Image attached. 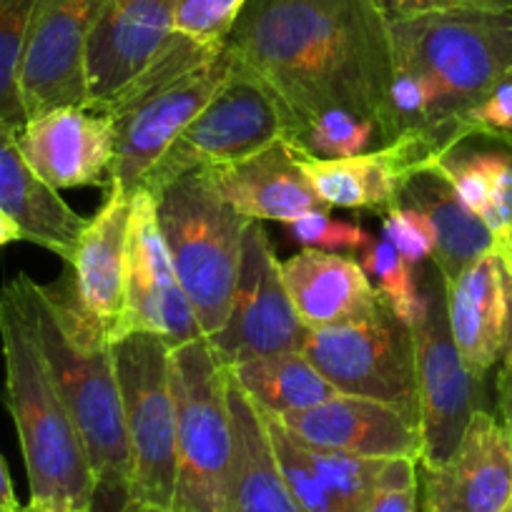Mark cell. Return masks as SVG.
Listing matches in <instances>:
<instances>
[{
    "label": "cell",
    "mask_w": 512,
    "mask_h": 512,
    "mask_svg": "<svg viewBox=\"0 0 512 512\" xmlns=\"http://www.w3.org/2000/svg\"><path fill=\"white\" fill-rule=\"evenodd\" d=\"M224 43L282 103L289 141L332 108L377 123L384 146L395 141V56L379 0H246Z\"/></svg>",
    "instance_id": "obj_1"
},
{
    "label": "cell",
    "mask_w": 512,
    "mask_h": 512,
    "mask_svg": "<svg viewBox=\"0 0 512 512\" xmlns=\"http://www.w3.org/2000/svg\"><path fill=\"white\" fill-rule=\"evenodd\" d=\"M8 284L76 422L96 477V500L118 495L126 502L131 450L113 344L73 307L61 287H43L28 274H18Z\"/></svg>",
    "instance_id": "obj_2"
},
{
    "label": "cell",
    "mask_w": 512,
    "mask_h": 512,
    "mask_svg": "<svg viewBox=\"0 0 512 512\" xmlns=\"http://www.w3.org/2000/svg\"><path fill=\"white\" fill-rule=\"evenodd\" d=\"M392 56L425 76L432 91L430 144L460 146V118L512 71V8L470 0L445 11L390 21Z\"/></svg>",
    "instance_id": "obj_3"
},
{
    "label": "cell",
    "mask_w": 512,
    "mask_h": 512,
    "mask_svg": "<svg viewBox=\"0 0 512 512\" xmlns=\"http://www.w3.org/2000/svg\"><path fill=\"white\" fill-rule=\"evenodd\" d=\"M0 347L6 407L21 440L31 502L61 512L88 510L96 500V477L86 447L11 284L0 287Z\"/></svg>",
    "instance_id": "obj_4"
},
{
    "label": "cell",
    "mask_w": 512,
    "mask_h": 512,
    "mask_svg": "<svg viewBox=\"0 0 512 512\" xmlns=\"http://www.w3.org/2000/svg\"><path fill=\"white\" fill-rule=\"evenodd\" d=\"M234 66L224 41L199 43L174 33L131 83L96 103L116 128L108 191L134 196L176 136L216 96Z\"/></svg>",
    "instance_id": "obj_5"
},
{
    "label": "cell",
    "mask_w": 512,
    "mask_h": 512,
    "mask_svg": "<svg viewBox=\"0 0 512 512\" xmlns=\"http://www.w3.org/2000/svg\"><path fill=\"white\" fill-rule=\"evenodd\" d=\"M154 201L181 289L201 334L214 339L229 322L251 221L219 194L204 169L171 181Z\"/></svg>",
    "instance_id": "obj_6"
},
{
    "label": "cell",
    "mask_w": 512,
    "mask_h": 512,
    "mask_svg": "<svg viewBox=\"0 0 512 512\" xmlns=\"http://www.w3.org/2000/svg\"><path fill=\"white\" fill-rule=\"evenodd\" d=\"M171 392L176 402V487L171 512H224L234 432L226 379L206 337L171 347Z\"/></svg>",
    "instance_id": "obj_7"
},
{
    "label": "cell",
    "mask_w": 512,
    "mask_h": 512,
    "mask_svg": "<svg viewBox=\"0 0 512 512\" xmlns=\"http://www.w3.org/2000/svg\"><path fill=\"white\" fill-rule=\"evenodd\" d=\"M171 347L154 334H128L113 344L123 422L131 450V500L171 512L176 487V402Z\"/></svg>",
    "instance_id": "obj_8"
},
{
    "label": "cell",
    "mask_w": 512,
    "mask_h": 512,
    "mask_svg": "<svg viewBox=\"0 0 512 512\" xmlns=\"http://www.w3.org/2000/svg\"><path fill=\"white\" fill-rule=\"evenodd\" d=\"M289 136V118L267 83L234 56L229 78L164 151L139 189L159 194L184 174L231 164Z\"/></svg>",
    "instance_id": "obj_9"
},
{
    "label": "cell",
    "mask_w": 512,
    "mask_h": 512,
    "mask_svg": "<svg viewBox=\"0 0 512 512\" xmlns=\"http://www.w3.org/2000/svg\"><path fill=\"white\" fill-rule=\"evenodd\" d=\"M302 352L339 395L397 407L417 422L415 339L387 304L357 322L312 329Z\"/></svg>",
    "instance_id": "obj_10"
},
{
    "label": "cell",
    "mask_w": 512,
    "mask_h": 512,
    "mask_svg": "<svg viewBox=\"0 0 512 512\" xmlns=\"http://www.w3.org/2000/svg\"><path fill=\"white\" fill-rule=\"evenodd\" d=\"M430 307L412 329L417 372V465L435 467L460 445L467 422L480 407V382L462 362L452 342L445 307V284L430 279Z\"/></svg>",
    "instance_id": "obj_11"
},
{
    "label": "cell",
    "mask_w": 512,
    "mask_h": 512,
    "mask_svg": "<svg viewBox=\"0 0 512 512\" xmlns=\"http://www.w3.org/2000/svg\"><path fill=\"white\" fill-rule=\"evenodd\" d=\"M307 329L299 322L282 277V262L259 221H251L241 251L239 282L231 302L229 322L209 339L224 364L244 362L264 354L299 352Z\"/></svg>",
    "instance_id": "obj_12"
},
{
    "label": "cell",
    "mask_w": 512,
    "mask_h": 512,
    "mask_svg": "<svg viewBox=\"0 0 512 512\" xmlns=\"http://www.w3.org/2000/svg\"><path fill=\"white\" fill-rule=\"evenodd\" d=\"M121 337L154 334L169 347L204 337L176 277L169 246L161 234L156 201L149 191H136L131 199L126 239V282H123Z\"/></svg>",
    "instance_id": "obj_13"
},
{
    "label": "cell",
    "mask_w": 512,
    "mask_h": 512,
    "mask_svg": "<svg viewBox=\"0 0 512 512\" xmlns=\"http://www.w3.org/2000/svg\"><path fill=\"white\" fill-rule=\"evenodd\" d=\"M108 0H38L28 28L18 88L26 118L86 106V48Z\"/></svg>",
    "instance_id": "obj_14"
},
{
    "label": "cell",
    "mask_w": 512,
    "mask_h": 512,
    "mask_svg": "<svg viewBox=\"0 0 512 512\" xmlns=\"http://www.w3.org/2000/svg\"><path fill=\"white\" fill-rule=\"evenodd\" d=\"M422 512H512V450L500 420L477 410L445 462L420 467Z\"/></svg>",
    "instance_id": "obj_15"
},
{
    "label": "cell",
    "mask_w": 512,
    "mask_h": 512,
    "mask_svg": "<svg viewBox=\"0 0 512 512\" xmlns=\"http://www.w3.org/2000/svg\"><path fill=\"white\" fill-rule=\"evenodd\" d=\"M18 149L38 179L51 189H108L116 156V128L111 116L96 108H51L26 118L18 128Z\"/></svg>",
    "instance_id": "obj_16"
},
{
    "label": "cell",
    "mask_w": 512,
    "mask_h": 512,
    "mask_svg": "<svg viewBox=\"0 0 512 512\" xmlns=\"http://www.w3.org/2000/svg\"><path fill=\"white\" fill-rule=\"evenodd\" d=\"M440 159L420 134H405L392 144L349 159H317L297 149V161L309 186L329 209L390 211L400 204L410 176L430 169Z\"/></svg>",
    "instance_id": "obj_17"
},
{
    "label": "cell",
    "mask_w": 512,
    "mask_h": 512,
    "mask_svg": "<svg viewBox=\"0 0 512 512\" xmlns=\"http://www.w3.org/2000/svg\"><path fill=\"white\" fill-rule=\"evenodd\" d=\"M176 0H108L86 48L88 103L96 106L134 81L174 36Z\"/></svg>",
    "instance_id": "obj_18"
},
{
    "label": "cell",
    "mask_w": 512,
    "mask_h": 512,
    "mask_svg": "<svg viewBox=\"0 0 512 512\" xmlns=\"http://www.w3.org/2000/svg\"><path fill=\"white\" fill-rule=\"evenodd\" d=\"M442 284L452 342L465 367L485 379L512 344V272L490 249Z\"/></svg>",
    "instance_id": "obj_19"
},
{
    "label": "cell",
    "mask_w": 512,
    "mask_h": 512,
    "mask_svg": "<svg viewBox=\"0 0 512 512\" xmlns=\"http://www.w3.org/2000/svg\"><path fill=\"white\" fill-rule=\"evenodd\" d=\"M131 199L121 191H108L106 204L88 219L86 231L68 262L66 297L73 307L103 334L111 344L121 337L123 282H126V239L131 219Z\"/></svg>",
    "instance_id": "obj_20"
},
{
    "label": "cell",
    "mask_w": 512,
    "mask_h": 512,
    "mask_svg": "<svg viewBox=\"0 0 512 512\" xmlns=\"http://www.w3.org/2000/svg\"><path fill=\"white\" fill-rule=\"evenodd\" d=\"M279 425L304 445L349 452L359 457H415L420 455L417 422L397 407L364 397L334 395L317 407L289 415H274Z\"/></svg>",
    "instance_id": "obj_21"
},
{
    "label": "cell",
    "mask_w": 512,
    "mask_h": 512,
    "mask_svg": "<svg viewBox=\"0 0 512 512\" xmlns=\"http://www.w3.org/2000/svg\"><path fill=\"white\" fill-rule=\"evenodd\" d=\"M204 171L219 194L249 221L289 224L309 211L329 209L309 186L289 139H277L256 154Z\"/></svg>",
    "instance_id": "obj_22"
},
{
    "label": "cell",
    "mask_w": 512,
    "mask_h": 512,
    "mask_svg": "<svg viewBox=\"0 0 512 512\" xmlns=\"http://www.w3.org/2000/svg\"><path fill=\"white\" fill-rule=\"evenodd\" d=\"M282 277L307 332L357 322L384 304L362 264L332 251H297L282 262Z\"/></svg>",
    "instance_id": "obj_23"
},
{
    "label": "cell",
    "mask_w": 512,
    "mask_h": 512,
    "mask_svg": "<svg viewBox=\"0 0 512 512\" xmlns=\"http://www.w3.org/2000/svg\"><path fill=\"white\" fill-rule=\"evenodd\" d=\"M18 128L0 121V211L11 216L23 239L71 262L88 219L73 211L56 189L41 181L18 149Z\"/></svg>",
    "instance_id": "obj_24"
},
{
    "label": "cell",
    "mask_w": 512,
    "mask_h": 512,
    "mask_svg": "<svg viewBox=\"0 0 512 512\" xmlns=\"http://www.w3.org/2000/svg\"><path fill=\"white\" fill-rule=\"evenodd\" d=\"M226 395L234 457L224 512H302L279 470L264 412L241 392L231 374L226 379Z\"/></svg>",
    "instance_id": "obj_25"
},
{
    "label": "cell",
    "mask_w": 512,
    "mask_h": 512,
    "mask_svg": "<svg viewBox=\"0 0 512 512\" xmlns=\"http://www.w3.org/2000/svg\"><path fill=\"white\" fill-rule=\"evenodd\" d=\"M400 204L415 206L430 219L435 229V272L442 282H452L477 256L495 249V236L485 221L472 214L460 199L450 181L437 166L422 169L410 176L400 196Z\"/></svg>",
    "instance_id": "obj_26"
},
{
    "label": "cell",
    "mask_w": 512,
    "mask_h": 512,
    "mask_svg": "<svg viewBox=\"0 0 512 512\" xmlns=\"http://www.w3.org/2000/svg\"><path fill=\"white\" fill-rule=\"evenodd\" d=\"M226 367L241 392L269 415L302 412L339 395L302 349L251 357L244 362L226 364Z\"/></svg>",
    "instance_id": "obj_27"
},
{
    "label": "cell",
    "mask_w": 512,
    "mask_h": 512,
    "mask_svg": "<svg viewBox=\"0 0 512 512\" xmlns=\"http://www.w3.org/2000/svg\"><path fill=\"white\" fill-rule=\"evenodd\" d=\"M362 269L367 272L369 282L374 284L382 302L405 327L415 329L425 319L427 307H430V284L425 292L417 287L412 267L384 236H372L369 244L364 246Z\"/></svg>",
    "instance_id": "obj_28"
},
{
    "label": "cell",
    "mask_w": 512,
    "mask_h": 512,
    "mask_svg": "<svg viewBox=\"0 0 512 512\" xmlns=\"http://www.w3.org/2000/svg\"><path fill=\"white\" fill-rule=\"evenodd\" d=\"M292 144L317 159H349L379 149L384 146V139L377 123L344 108H332L309 121Z\"/></svg>",
    "instance_id": "obj_29"
},
{
    "label": "cell",
    "mask_w": 512,
    "mask_h": 512,
    "mask_svg": "<svg viewBox=\"0 0 512 512\" xmlns=\"http://www.w3.org/2000/svg\"><path fill=\"white\" fill-rule=\"evenodd\" d=\"M38 0H0V121L26 123L18 73Z\"/></svg>",
    "instance_id": "obj_30"
},
{
    "label": "cell",
    "mask_w": 512,
    "mask_h": 512,
    "mask_svg": "<svg viewBox=\"0 0 512 512\" xmlns=\"http://www.w3.org/2000/svg\"><path fill=\"white\" fill-rule=\"evenodd\" d=\"M512 161L510 154L505 151H477V154L460 156L455 151L442 156L437 161L440 174L450 181L455 189L457 199L472 211V214L482 216V211L490 204L492 189H495L497 179H500L502 169Z\"/></svg>",
    "instance_id": "obj_31"
},
{
    "label": "cell",
    "mask_w": 512,
    "mask_h": 512,
    "mask_svg": "<svg viewBox=\"0 0 512 512\" xmlns=\"http://www.w3.org/2000/svg\"><path fill=\"white\" fill-rule=\"evenodd\" d=\"M287 234L304 249H319V251H362L369 244L372 234L364 231L359 224L352 221H339L329 216V209L309 211V214L299 216V219L289 221Z\"/></svg>",
    "instance_id": "obj_32"
},
{
    "label": "cell",
    "mask_w": 512,
    "mask_h": 512,
    "mask_svg": "<svg viewBox=\"0 0 512 512\" xmlns=\"http://www.w3.org/2000/svg\"><path fill=\"white\" fill-rule=\"evenodd\" d=\"M246 0H176L174 28L199 43H221L229 36Z\"/></svg>",
    "instance_id": "obj_33"
},
{
    "label": "cell",
    "mask_w": 512,
    "mask_h": 512,
    "mask_svg": "<svg viewBox=\"0 0 512 512\" xmlns=\"http://www.w3.org/2000/svg\"><path fill=\"white\" fill-rule=\"evenodd\" d=\"M362 512H420V470L415 457H390Z\"/></svg>",
    "instance_id": "obj_34"
},
{
    "label": "cell",
    "mask_w": 512,
    "mask_h": 512,
    "mask_svg": "<svg viewBox=\"0 0 512 512\" xmlns=\"http://www.w3.org/2000/svg\"><path fill=\"white\" fill-rule=\"evenodd\" d=\"M382 236L400 251L410 267H420L435 254V229L420 209L407 204L392 206L384 211Z\"/></svg>",
    "instance_id": "obj_35"
},
{
    "label": "cell",
    "mask_w": 512,
    "mask_h": 512,
    "mask_svg": "<svg viewBox=\"0 0 512 512\" xmlns=\"http://www.w3.org/2000/svg\"><path fill=\"white\" fill-rule=\"evenodd\" d=\"M462 139L485 136L512 146V71L460 118Z\"/></svg>",
    "instance_id": "obj_36"
},
{
    "label": "cell",
    "mask_w": 512,
    "mask_h": 512,
    "mask_svg": "<svg viewBox=\"0 0 512 512\" xmlns=\"http://www.w3.org/2000/svg\"><path fill=\"white\" fill-rule=\"evenodd\" d=\"M485 221L487 229L495 236V244L507 234L512 224V161L502 169L500 179H497L495 189H492L490 204L480 216Z\"/></svg>",
    "instance_id": "obj_37"
},
{
    "label": "cell",
    "mask_w": 512,
    "mask_h": 512,
    "mask_svg": "<svg viewBox=\"0 0 512 512\" xmlns=\"http://www.w3.org/2000/svg\"><path fill=\"white\" fill-rule=\"evenodd\" d=\"M384 8V13L390 16V21L395 18H412L422 16V13L432 11H445V8L462 6V3H470V0H379Z\"/></svg>",
    "instance_id": "obj_38"
},
{
    "label": "cell",
    "mask_w": 512,
    "mask_h": 512,
    "mask_svg": "<svg viewBox=\"0 0 512 512\" xmlns=\"http://www.w3.org/2000/svg\"><path fill=\"white\" fill-rule=\"evenodd\" d=\"M497 407H500V425L512 450V344L502 357V369L497 377Z\"/></svg>",
    "instance_id": "obj_39"
},
{
    "label": "cell",
    "mask_w": 512,
    "mask_h": 512,
    "mask_svg": "<svg viewBox=\"0 0 512 512\" xmlns=\"http://www.w3.org/2000/svg\"><path fill=\"white\" fill-rule=\"evenodd\" d=\"M18 507H21V502H18L16 490H13L11 472H8L6 460L0 457V512H16Z\"/></svg>",
    "instance_id": "obj_40"
},
{
    "label": "cell",
    "mask_w": 512,
    "mask_h": 512,
    "mask_svg": "<svg viewBox=\"0 0 512 512\" xmlns=\"http://www.w3.org/2000/svg\"><path fill=\"white\" fill-rule=\"evenodd\" d=\"M21 239H23L21 226H18L11 216L0 211V246L13 244V241H21Z\"/></svg>",
    "instance_id": "obj_41"
},
{
    "label": "cell",
    "mask_w": 512,
    "mask_h": 512,
    "mask_svg": "<svg viewBox=\"0 0 512 512\" xmlns=\"http://www.w3.org/2000/svg\"><path fill=\"white\" fill-rule=\"evenodd\" d=\"M495 249L500 251V256H502V259H505L507 269H510V272H512V224H510V229H507V234L502 236L500 241H497Z\"/></svg>",
    "instance_id": "obj_42"
},
{
    "label": "cell",
    "mask_w": 512,
    "mask_h": 512,
    "mask_svg": "<svg viewBox=\"0 0 512 512\" xmlns=\"http://www.w3.org/2000/svg\"><path fill=\"white\" fill-rule=\"evenodd\" d=\"M118 512H166V510H161V507H154V505H146V502L131 500V497H128Z\"/></svg>",
    "instance_id": "obj_43"
},
{
    "label": "cell",
    "mask_w": 512,
    "mask_h": 512,
    "mask_svg": "<svg viewBox=\"0 0 512 512\" xmlns=\"http://www.w3.org/2000/svg\"><path fill=\"white\" fill-rule=\"evenodd\" d=\"M16 512H61L56 507H48V505H38V502H28V505H21Z\"/></svg>",
    "instance_id": "obj_44"
},
{
    "label": "cell",
    "mask_w": 512,
    "mask_h": 512,
    "mask_svg": "<svg viewBox=\"0 0 512 512\" xmlns=\"http://www.w3.org/2000/svg\"><path fill=\"white\" fill-rule=\"evenodd\" d=\"M482 3H495V6H510L512 8V0H482Z\"/></svg>",
    "instance_id": "obj_45"
},
{
    "label": "cell",
    "mask_w": 512,
    "mask_h": 512,
    "mask_svg": "<svg viewBox=\"0 0 512 512\" xmlns=\"http://www.w3.org/2000/svg\"><path fill=\"white\" fill-rule=\"evenodd\" d=\"M73 512H96L93 507H88V510H73Z\"/></svg>",
    "instance_id": "obj_46"
}]
</instances>
